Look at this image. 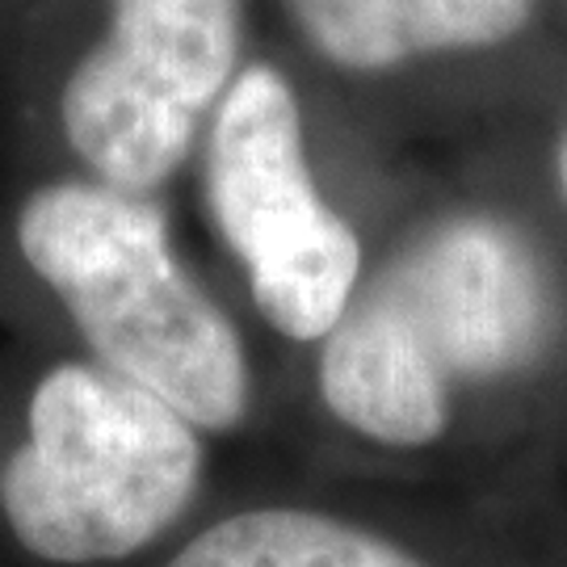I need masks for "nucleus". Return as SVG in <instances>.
<instances>
[{
	"instance_id": "obj_8",
	"label": "nucleus",
	"mask_w": 567,
	"mask_h": 567,
	"mask_svg": "<svg viewBox=\"0 0 567 567\" xmlns=\"http://www.w3.org/2000/svg\"><path fill=\"white\" fill-rule=\"evenodd\" d=\"M168 567H429L383 534L316 508H244L189 538Z\"/></svg>"
},
{
	"instance_id": "obj_6",
	"label": "nucleus",
	"mask_w": 567,
	"mask_h": 567,
	"mask_svg": "<svg viewBox=\"0 0 567 567\" xmlns=\"http://www.w3.org/2000/svg\"><path fill=\"white\" fill-rule=\"evenodd\" d=\"M320 395L341 425L383 446H429L450 425V383L374 290L328 332Z\"/></svg>"
},
{
	"instance_id": "obj_5",
	"label": "nucleus",
	"mask_w": 567,
	"mask_h": 567,
	"mask_svg": "<svg viewBox=\"0 0 567 567\" xmlns=\"http://www.w3.org/2000/svg\"><path fill=\"white\" fill-rule=\"evenodd\" d=\"M370 290L391 303L446 383L501 379L547 349V274L529 244L496 219L442 224Z\"/></svg>"
},
{
	"instance_id": "obj_3",
	"label": "nucleus",
	"mask_w": 567,
	"mask_h": 567,
	"mask_svg": "<svg viewBox=\"0 0 567 567\" xmlns=\"http://www.w3.org/2000/svg\"><path fill=\"white\" fill-rule=\"evenodd\" d=\"M206 185L265 320L295 341L328 337L353 303L362 244L311 182L299 105L274 68H248L227 93Z\"/></svg>"
},
{
	"instance_id": "obj_9",
	"label": "nucleus",
	"mask_w": 567,
	"mask_h": 567,
	"mask_svg": "<svg viewBox=\"0 0 567 567\" xmlns=\"http://www.w3.org/2000/svg\"><path fill=\"white\" fill-rule=\"evenodd\" d=\"M559 185H564V198H567V131L559 140Z\"/></svg>"
},
{
	"instance_id": "obj_2",
	"label": "nucleus",
	"mask_w": 567,
	"mask_h": 567,
	"mask_svg": "<svg viewBox=\"0 0 567 567\" xmlns=\"http://www.w3.org/2000/svg\"><path fill=\"white\" fill-rule=\"evenodd\" d=\"M203 484V437L105 365H55L0 471L9 529L47 564H118L177 526Z\"/></svg>"
},
{
	"instance_id": "obj_4",
	"label": "nucleus",
	"mask_w": 567,
	"mask_h": 567,
	"mask_svg": "<svg viewBox=\"0 0 567 567\" xmlns=\"http://www.w3.org/2000/svg\"><path fill=\"white\" fill-rule=\"evenodd\" d=\"M240 47V0H114L63 89V131L102 185L143 198L185 161Z\"/></svg>"
},
{
	"instance_id": "obj_7",
	"label": "nucleus",
	"mask_w": 567,
	"mask_h": 567,
	"mask_svg": "<svg viewBox=\"0 0 567 567\" xmlns=\"http://www.w3.org/2000/svg\"><path fill=\"white\" fill-rule=\"evenodd\" d=\"M307 39L344 68H386L425 51L517 34L529 0H290Z\"/></svg>"
},
{
	"instance_id": "obj_1",
	"label": "nucleus",
	"mask_w": 567,
	"mask_h": 567,
	"mask_svg": "<svg viewBox=\"0 0 567 567\" xmlns=\"http://www.w3.org/2000/svg\"><path fill=\"white\" fill-rule=\"evenodd\" d=\"M18 244L105 370L161 395L198 433L240 425L244 344L185 278L156 206L110 185H47L21 206Z\"/></svg>"
}]
</instances>
